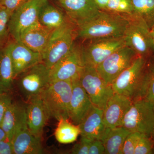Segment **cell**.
Wrapping results in <instances>:
<instances>
[{
	"instance_id": "cell-1",
	"label": "cell",
	"mask_w": 154,
	"mask_h": 154,
	"mask_svg": "<svg viewBox=\"0 0 154 154\" xmlns=\"http://www.w3.org/2000/svg\"><path fill=\"white\" fill-rule=\"evenodd\" d=\"M129 23L127 16L101 11L93 19L77 27V38L82 40L121 37Z\"/></svg>"
},
{
	"instance_id": "cell-2",
	"label": "cell",
	"mask_w": 154,
	"mask_h": 154,
	"mask_svg": "<svg viewBox=\"0 0 154 154\" xmlns=\"http://www.w3.org/2000/svg\"><path fill=\"white\" fill-rule=\"evenodd\" d=\"M150 59L138 56L111 84L114 93L126 96L132 102L140 99Z\"/></svg>"
},
{
	"instance_id": "cell-3",
	"label": "cell",
	"mask_w": 154,
	"mask_h": 154,
	"mask_svg": "<svg viewBox=\"0 0 154 154\" xmlns=\"http://www.w3.org/2000/svg\"><path fill=\"white\" fill-rule=\"evenodd\" d=\"M72 92L70 81L50 82L39 94L50 117L58 121L69 119V108Z\"/></svg>"
},
{
	"instance_id": "cell-4",
	"label": "cell",
	"mask_w": 154,
	"mask_h": 154,
	"mask_svg": "<svg viewBox=\"0 0 154 154\" xmlns=\"http://www.w3.org/2000/svg\"><path fill=\"white\" fill-rule=\"evenodd\" d=\"M77 38V27L69 21L54 30L42 54V62L50 69L71 50Z\"/></svg>"
},
{
	"instance_id": "cell-5",
	"label": "cell",
	"mask_w": 154,
	"mask_h": 154,
	"mask_svg": "<svg viewBox=\"0 0 154 154\" xmlns=\"http://www.w3.org/2000/svg\"><path fill=\"white\" fill-rule=\"evenodd\" d=\"M127 16L129 23L123 36L125 45L138 56L150 59L154 54V47L150 28L141 18L135 14Z\"/></svg>"
},
{
	"instance_id": "cell-6",
	"label": "cell",
	"mask_w": 154,
	"mask_h": 154,
	"mask_svg": "<svg viewBox=\"0 0 154 154\" xmlns=\"http://www.w3.org/2000/svg\"><path fill=\"white\" fill-rule=\"evenodd\" d=\"M120 126L151 137L154 129V104L144 99L134 101Z\"/></svg>"
},
{
	"instance_id": "cell-7",
	"label": "cell",
	"mask_w": 154,
	"mask_h": 154,
	"mask_svg": "<svg viewBox=\"0 0 154 154\" xmlns=\"http://www.w3.org/2000/svg\"><path fill=\"white\" fill-rule=\"evenodd\" d=\"M81 45L84 66L97 67L115 51L125 45L123 37L94 38Z\"/></svg>"
},
{
	"instance_id": "cell-8",
	"label": "cell",
	"mask_w": 154,
	"mask_h": 154,
	"mask_svg": "<svg viewBox=\"0 0 154 154\" xmlns=\"http://www.w3.org/2000/svg\"><path fill=\"white\" fill-rule=\"evenodd\" d=\"M93 105L104 109L108 99L114 94L111 85L100 76L96 68L84 66L79 78Z\"/></svg>"
},
{
	"instance_id": "cell-9",
	"label": "cell",
	"mask_w": 154,
	"mask_h": 154,
	"mask_svg": "<svg viewBox=\"0 0 154 154\" xmlns=\"http://www.w3.org/2000/svg\"><path fill=\"white\" fill-rule=\"evenodd\" d=\"M50 71V69L43 62L39 63L22 72L17 77L18 89L26 102L39 95L48 85Z\"/></svg>"
},
{
	"instance_id": "cell-10",
	"label": "cell",
	"mask_w": 154,
	"mask_h": 154,
	"mask_svg": "<svg viewBox=\"0 0 154 154\" xmlns=\"http://www.w3.org/2000/svg\"><path fill=\"white\" fill-rule=\"evenodd\" d=\"M84 66L81 45L75 43L69 52L50 69V82L77 79Z\"/></svg>"
},
{
	"instance_id": "cell-11",
	"label": "cell",
	"mask_w": 154,
	"mask_h": 154,
	"mask_svg": "<svg viewBox=\"0 0 154 154\" xmlns=\"http://www.w3.org/2000/svg\"><path fill=\"white\" fill-rule=\"evenodd\" d=\"M48 1L30 0L12 13L9 21V30L13 40L19 41L22 31L38 22L39 11Z\"/></svg>"
},
{
	"instance_id": "cell-12",
	"label": "cell",
	"mask_w": 154,
	"mask_h": 154,
	"mask_svg": "<svg viewBox=\"0 0 154 154\" xmlns=\"http://www.w3.org/2000/svg\"><path fill=\"white\" fill-rule=\"evenodd\" d=\"M137 57L133 50L125 45L111 54L96 69L103 79L111 85Z\"/></svg>"
},
{
	"instance_id": "cell-13",
	"label": "cell",
	"mask_w": 154,
	"mask_h": 154,
	"mask_svg": "<svg viewBox=\"0 0 154 154\" xmlns=\"http://www.w3.org/2000/svg\"><path fill=\"white\" fill-rule=\"evenodd\" d=\"M70 22L79 27L89 22L99 14L93 0H57Z\"/></svg>"
},
{
	"instance_id": "cell-14",
	"label": "cell",
	"mask_w": 154,
	"mask_h": 154,
	"mask_svg": "<svg viewBox=\"0 0 154 154\" xmlns=\"http://www.w3.org/2000/svg\"><path fill=\"white\" fill-rule=\"evenodd\" d=\"M26 119L28 129L36 137L42 138L43 128L50 116L40 95L27 101Z\"/></svg>"
},
{
	"instance_id": "cell-15",
	"label": "cell",
	"mask_w": 154,
	"mask_h": 154,
	"mask_svg": "<svg viewBox=\"0 0 154 154\" xmlns=\"http://www.w3.org/2000/svg\"><path fill=\"white\" fill-rule=\"evenodd\" d=\"M10 54L14 79L27 69L43 62L41 54L33 51L21 42L14 40L10 43Z\"/></svg>"
},
{
	"instance_id": "cell-16",
	"label": "cell",
	"mask_w": 154,
	"mask_h": 154,
	"mask_svg": "<svg viewBox=\"0 0 154 154\" xmlns=\"http://www.w3.org/2000/svg\"><path fill=\"white\" fill-rule=\"evenodd\" d=\"M132 102L128 97L114 93L103 109V121L106 128L120 127Z\"/></svg>"
},
{
	"instance_id": "cell-17",
	"label": "cell",
	"mask_w": 154,
	"mask_h": 154,
	"mask_svg": "<svg viewBox=\"0 0 154 154\" xmlns=\"http://www.w3.org/2000/svg\"><path fill=\"white\" fill-rule=\"evenodd\" d=\"M72 92L69 108V118L74 124L79 125L88 114L93 105L79 79L72 82Z\"/></svg>"
},
{
	"instance_id": "cell-18",
	"label": "cell",
	"mask_w": 154,
	"mask_h": 154,
	"mask_svg": "<svg viewBox=\"0 0 154 154\" xmlns=\"http://www.w3.org/2000/svg\"><path fill=\"white\" fill-rule=\"evenodd\" d=\"M53 31L38 21L22 31L18 42L33 51L42 54L47 46Z\"/></svg>"
},
{
	"instance_id": "cell-19",
	"label": "cell",
	"mask_w": 154,
	"mask_h": 154,
	"mask_svg": "<svg viewBox=\"0 0 154 154\" xmlns=\"http://www.w3.org/2000/svg\"><path fill=\"white\" fill-rule=\"evenodd\" d=\"M103 110L93 105L79 125L80 134L90 140H100L107 128L103 119Z\"/></svg>"
},
{
	"instance_id": "cell-20",
	"label": "cell",
	"mask_w": 154,
	"mask_h": 154,
	"mask_svg": "<svg viewBox=\"0 0 154 154\" xmlns=\"http://www.w3.org/2000/svg\"><path fill=\"white\" fill-rule=\"evenodd\" d=\"M42 138L30 133L28 126L24 127L14 134L12 142L14 154H41L43 153Z\"/></svg>"
},
{
	"instance_id": "cell-21",
	"label": "cell",
	"mask_w": 154,
	"mask_h": 154,
	"mask_svg": "<svg viewBox=\"0 0 154 154\" xmlns=\"http://www.w3.org/2000/svg\"><path fill=\"white\" fill-rule=\"evenodd\" d=\"M26 126V105L12 102L6 110L0 126L12 140L18 130Z\"/></svg>"
},
{
	"instance_id": "cell-22",
	"label": "cell",
	"mask_w": 154,
	"mask_h": 154,
	"mask_svg": "<svg viewBox=\"0 0 154 154\" xmlns=\"http://www.w3.org/2000/svg\"><path fill=\"white\" fill-rule=\"evenodd\" d=\"M131 132L123 127L107 128L100 139L105 147V154H122L125 140Z\"/></svg>"
},
{
	"instance_id": "cell-23",
	"label": "cell",
	"mask_w": 154,
	"mask_h": 154,
	"mask_svg": "<svg viewBox=\"0 0 154 154\" xmlns=\"http://www.w3.org/2000/svg\"><path fill=\"white\" fill-rule=\"evenodd\" d=\"M63 11L48 1L39 11L38 22L50 30H55L69 21Z\"/></svg>"
},
{
	"instance_id": "cell-24",
	"label": "cell",
	"mask_w": 154,
	"mask_h": 154,
	"mask_svg": "<svg viewBox=\"0 0 154 154\" xmlns=\"http://www.w3.org/2000/svg\"><path fill=\"white\" fill-rule=\"evenodd\" d=\"M9 41L0 48V92L9 93L14 81Z\"/></svg>"
},
{
	"instance_id": "cell-25",
	"label": "cell",
	"mask_w": 154,
	"mask_h": 154,
	"mask_svg": "<svg viewBox=\"0 0 154 154\" xmlns=\"http://www.w3.org/2000/svg\"><path fill=\"white\" fill-rule=\"evenodd\" d=\"M58 121L54 134L57 141L61 143L68 144L76 140L80 134L79 125L72 124L68 119H61Z\"/></svg>"
},
{
	"instance_id": "cell-26",
	"label": "cell",
	"mask_w": 154,
	"mask_h": 154,
	"mask_svg": "<svg viewBox=\"0 0 154 154\" xmlns=\"http://www.w3.org/2000/svg\"><path fill=\"white\" fill-rule=\"evenodd\" d=\"M133 14L140 17L149 28L154 25V0H131Z\"/></svg>"
},
{
	"instance_id": "cell-27",
	"label": "cell",
	"mask_w": 154,
	"mask_h": 154,
	"mask_svg": "<svg viewBox=\"0 0 154 154\" xmlns=\"http://www.w3.org/2000/svg\"><path fill=\"white\" fill-rule=\"evenodd\" d=\"M140 99H146L154 104V61L151 62L150 60L146 73Z\"/></svg>"
},
{
	"instance_id": "cell-28",
	"label": "cell",
	"mask_w": 154,
	"mask_h": 154,
	"mask_svg": "<svg viewBox=\"0 0 154 154\" xmlns=\"http://www.w3.org/2000/svg\"><path fill=\"white\" fill-rule=\"evenodd\" d=\"M12 12L0 5V48L9 41V23Z\"/></svg>"
},
{
	"instance_id": "cell-29",
	"label": "cell",
	"mask_w": 154,
	"mask_h": 154,
	"mask_svg": "<svg viewBox=\"0 0 154 154\" xmlns=\"http://www.w3.org/2000/svg\"><path fill=\"white\" fill-rule=\"evenodd\" d=\"M105 11L130 16L133 14L131 0H109Z\"/></svg>"
},
{
	"instance_id": "cell-30",
	"label": "cell",
	"mask_w": 154,
	"mask_h": 154,
	"mask_svg": "<svg viewBox=\"0 0 154 154\" xmlns=\"http://www.w3.org/2000/svg\"><path fill=\"white\" fill-rule=\"evenodd\" d=\"M154 143L151 138L142 134L135 149L134 154L154 153Z\"/></svg>"
},
{
	"instance_id": "cell-31",
	"label": "cell",
	"mask_w": 154,
	"mask_h": 154,
	"mask_svg": "<svg viewBox=\"0 0 154 154\" xmlns=\"http://www.w3.org/2000/svg\"><path fill=\"white\" fill-rule=\"evenodd\" d=\"M141 135L138 132H131L125 140L122 154H134L135 149Z\"/></svg>"
},
{
	"instance_id": "cell-32",
	"label": "cell",
	"mask_w": 154,
	"mask_h": 154,
	"mask_svg": "<svg viewBox=\"0 0 154 154\" xmlns=\"http://www.w3.org/2000/svg\"><path fill=\"white\" fill-rule=\"evenodd\" d=\"M91 141V140L82 137L79 142L76 143L72 148V153L88 154Z\"/></svg>"
},
{
	"instance_id": "cell-33",
	"label": "cell",
	"mask_w": 154,
	"mask_h": 154,
	"mask_svg": "<svg viewBox=\"0 0 154 154\" xmlns=\"http://www.w3.org/2000/svg\"><path fill=\"white\" fill-rule=\"evenodd\" d=\"M12 102L9 93L0 92V125L6 110Z\"/></svg>"
},
{
	"instance_id": "cell-34",
	"label": "cell",
	"mask_w": 154,
	"mask_h": 154,
	"mask_svg": "<svg viewBox=\"0 0 154 154\" xmlns=\"http://www.w3.org/2000/svg\"><path fill=\"white\" fill-rule=\"evenodd\" d=\"M30 0H0V5L13 13L19 7Z\"/></svg>"
},
{
	"instance_id": "cell-35",
	"label": "cell",
	"mask_w": 154,
	"mask_h": 154,
	"mask_svg": "<svg viewBox=\"0 0 154 154\" xmlns=\"http://www.w3.org/2000/svg\"><path fill=\"white\" fill-rule=\"evenodd\" d=\"M105 149L103 143L100 140H91L88 154H105Z\"/></svg>"
},
{
	"instance_id": "cell-36",
	"label": "cell",
	"mask_w": 154,
	"mask_h": 154,
	"mask_svg": "<svg viewBox=\"0 0 154 154\" xmlns=\"http://www.w3.org/2000/svg\"><path fill=\"white\" fill-rule=\"evenodd\" d=\"M0 154H14L12 140L7 137L0 141Z\"/></svg>"
},
{
	"instance_id": "cell-37",
	"label": "cell",
	"mask_w": 154,
	"mask_h": 154,
	"mask_svg": "<svg viewBox=\"0 0 154 154\" xmlns=\"http://www.w3.org/2000/svg\"><path fill=\"white\" fill-rule=\"evenodd\" d=\"M101 11L106 10L109 0H93Z\"/></svg>"
},
{
	"instance_id": "cell-38",
	"label": "cell",
	"mask_w": 154,
	"mask_h": 154,
	"mask_svg": "<svg viewBox=\"0 0 154 154\" xmlns=\"http://www.w3.org/2000/svg\"><path fill=\"white\" fill-rule=\"evenodd\" d=\"M6 137H7V135H6L5 133L0 126V141L4 139Z\"/></svg>"
},
{
	"instance_id": "cell-39",
	"label": "cell",
	"mask_w": 154,
	"mask_h": 154,
	"mask_svg": "<svg viewBox=\"0 0 154 154\" xmlns=\"http://www.w3.org/2000/svg\"><path fill=\"white\" fill-rule=\"evenodd\" d=\"M150 34L151 36L152 40L153 43L154 47V25L150 29Z\"/></svg>"
},
{
	"instance_id": "cell-40",
	"label": "cell",
	"mask_w": 154,
	"mask_h": 154,
	"mask_svg": "<svg viewBox=\"0 0 154 154\" xmlns=\"http://www.w3.org/2000/svg\"><path fill=\"white\" fill-rule=\"evenodd\" d=\"M151 138L152 140H153L154 143V129L152 133L151 136Z\"/></svg>"
}]
</instances>
